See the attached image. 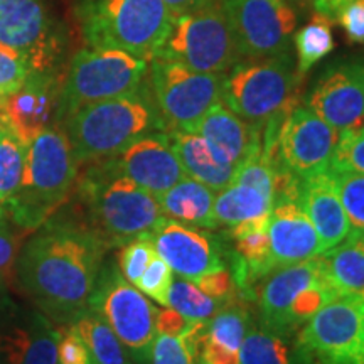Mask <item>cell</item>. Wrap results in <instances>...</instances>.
I'll list each match as a JSON object with an SVG mask.
<instances>
[{"mask_svg": "<svg viewBox=\"0 0 364 364\" xmlns=\"http://www.w3.org/2000/svg\"><path fill=\"white\" fill-rule=\"evenodd\" d=\"M216 191L186 176L177 184L157 196L159 208L166 220L182 223L188 226L215 230L213 204Z\"/></svg>", "mask_w": 364, "mask_h": 364, "instance_id": "obj_25", "label": "cell"}, {"mask_svg": "<svg viewBox=\"0 0 364 364\" xmlns=\"http://www.w3.org/2000/svg\"><path fill=\"white\" fill-rule=\"evenodd\" d=\"M349 2H353V0H314V9H316V12L332 19L336 12Z\"/></svg>", "mask_w": 364, "mask_h": 364, "instance_id": "obj_47", "label": "cell"}, {"mask_svg": "<svg viewBox=\"0 0 364 364\" xmlns=\"http://www.w3.org/2000/svg\"><path fill=\"white\" fill-rule=\"evenodd\" d=\"M0 43L16 49L31 73H56L63 43L41 0H0Z\"/></svg>", "mask_w": 364, "mask_h": 364, "instance_id": "obj_14", "label": "cell"}, {"mask_svg": "<svg viewBox=\"0 0 364 364\" xmlns=\"http://www.w3.org/2000/svg\"><path fill=\"white\" fill-rule=\"evenodd\" d=\"M167 135L186 176L216 193L233 182L236 166L218 156L216 150L201 135L186 130H169Z\"/></svg>", "mask_w": 364, "mask_h": 364, "instance_id": "obj_24", "label": "cell"}, {"mask_svg": "<svg viewBox=\"0 0 364 364\" xmlns=\"http://www.w3.org/2000/svg\"><path fill=\"white\" fill-rule=\"evenodd\" d=\"M240 58L260 59L290 51L297 14L285 0H221Z\"/></svg>", "mask_w": 364, "mask_h": 364, "instance_id": "obj_12", "label": "cell"}, {"mask_svg": "<svg viewBox=\"0 0 364 364\" xmlns=\"http://www.w3.org/2000/svg\"><path fill=\"white\" fill-rule=\"evenodd\" d=\"M324 280L327 279L322 257L273 272L260 287V294H258L263 327L282 338L290 334L287 317H289V309L292 302L307 287L321 284Z\"/></svg>", "mask_w": 364, "mask_h": 364, "instance_id": "obj_21", "label": "cell"}, {"mask_svg": "<svg viewBox=\"0 0 364 364\" xmlns=\"http://www.w3.org/2000/svg\"><path fill=\"white\" fill-rule=\"evenodd\" d=\"M306 107L332 129L364 122V56L339 58L324 66L306 97Z\"/></svg>", "mask_w": 364, "mask_h": 364, "instance_id": "obj_15", "label": "cell"}, {"mask_svg": "<svg viewBox=\"0 0 364 364\" xmlns=\"http://www.w3.org/2000/svg\"><path fill=\"white\" fill-rule=\"evenodd\" d=\"M61 81L56 73H31L26 83L0 105V124L29 145L39 132L59 122Z\"/></svg>", "mask_w": 364, "mask_h": 364, "instance_id": "obj_18", "label": "cell"}, {"mask_svg": "<svg viewBox=\"0 0 364 364\" xmlns=\"http://www.w3.org/2000/svg\"><path fill=\"white\" fill-rule=\"evenodd\" d=\"M149 61L113 48L81 49L61 83L59 122L86 105L125 97L145 83Z\"/></svg>", "mask_w": 364, "mask_h": 364, "instance_id": "obj_6", "label": "cell"}, {"mask_svg": "<svg viewBox=\"0 0 364 364\" xmlns=\"http://www.w3.org/2000/svg\"><path fill=\"white\" fill-rule=\"evenodd\" d=\"M156 255V247H154L150 236L132 240L125 243L118 253V270L132 285H136V282Z\"/></svg>", "mask_w": 364, "mask_h": 364, "instance_id": "obj_38", "label": "cell"}, {"mask_svg": "<svg viewBox=\"0 0 364 364\" xmlns=\"http://www.w3.org/2000/svg\"><path fill=\"white\" fill-rule=\"evenodd\" d=\"M272 270L322 257L321 240L302 208L294 201L273 204L268 220Z\"/></svg>", "mask_w": 364, "mask_h": 364, "instance_id": "obj_20", "label": "cell"}, {"mask_svg": "<svg viewBox=\"0 0 364 364\" xmlns=\"http://www.w3.org/2000/svg\"><path fill=\"white\" fill-rule=\"evenodd\" d=\"M332 21L339 22L351 43H364V0H353L336 12Z\"/></svg>", "mask_w": 364, "mask_h": 364, "instance_id": "obj_43", "label": "cell"}, {"mask_svg": "<svg viewBox=\"0 0 364 364\" xmlns=\"http://www.w3.org/2000/svg\"><path fill=\"white\" fill-rule=\"evenodd\" d=\"M225 75L194 71L171 59H150V91L167 130H193L204 113L221 102Z\"/></svg>", "mask_w": 364, "mask_h": 364, "instance_id": "obj_11", "label": "cell"}, {"mask_svg": "<svg viewBox=\"0 0 364 364\" xmlns=\"http://www.w3.org/2000/svg\"><path fill=\"white\" fill-rule=\"evenodd\" d=\"M75 191V218L105 248L150 236L164 220L157 198L134 181L113 172L105 161L85 164Z\"/></svg>", "mask_w": 364, "mask_h": 364, "instance_id": "obj_2", "label": "cell"}, {"mask_svg": "<svg viewBox=\"0 0 364 364\" xmlns=\"http://www.w3.org/2000/svg\"><path fill=\"white\" fill-rule=\"evenodd\" d=\"M206 322H196L182 336L156 334L149 364H196Z\"/></svg>", "mask_w": 364, "mask_h": 364, "instance_id": "obj_34", "label": "cell"}, {"mask_svg": "<svg viewBox=\"0 0 364 364\" xmlns=\"http://www.w3.org/2000/svg\"><path fill=\"white\" fill-rule=\"evenodd\" d=\"M88 309L112 327L130 358L139 364L150 363L157 334V309L122 275L117 265L102 267Z\"/></svg>", "mask_w": 364, "mask_h": 364, "instance_id": "obj_9", "label": "cell"}, {"mask_svg": "<svg viewBox=\"0 0 364 364\" xmlns=\"http://www.w3.org/2000/svg\"><path fill=\"white\" fill-rule=\"evenodd\" d=\"M297 364H364V297L338 295L300 331Z\"/></svg>", "mask_w": 364, "mask_h": 364, "instance_id": "obj_8", "label": "cell"}, {"mask_svg": "<svg viewBox=\"0 0 364 364\" xmlns=\"http://www.w3.org/2000/svg\"><path fill=\"white\" fill-rule=\"evenodd\" d=\"M196 322L188 321L186 317H182L179 312H176L174 309L166 307L162 311H157L156 317V331L157 334H167V336H182L186 334Z\"/></svg>", "mask_w": 364, "mask_h": 364, "instance_id": "obj_45", "label": "cell"}, {"mask_svg": "<svg viewBox=\"0 0 364 364\" xmlns=\"http://www.w3.org/2000/svg\"><path fill=\"white\" fill-rule=\"evenodd\" d=\"M226 304L211 299L194 282L186 279L172 280L167 307L174 309L191 322H208Z\"/></svg>", "mask_w": 364, "mask_h": 364, "instance_id": "obj_33", "label": "cell"}, {"mask_svg": "<svg viewBox=\"0 0 364 364\" xmlns=\"http://www.w3.org/2000/svg\"><path fill=\"white\" fill-rule=\"evenodd\" d=\"M361 295H363V297H364V294H361Z\"/></svg>", "mask_w": 364, "mask_h": 364, "instance_id": "obj_51", "label": "cell"}, {"mask_svg": "<svg viewBox=\"0 0 364 364\" xmlns=\"http://www.w3.org/2000/svg\"><path fill=\"white\" fill-rule=\"evenodd\" d=\"M338 139L339 130L332 129L307 107L295 105L282 122L267 159L302 181L329 171Z\"/></svg>", "mask_w": 364, "mask_h": 364, "instance_id": "obj_13", "label": "cell"}, {"mask_svg": "<svg viewBox=\"0 0 364 364\" xmlns=\"http://www.w3.org/2000/svg\"><path fill=\"white\" fill-rule=\"evenodd\" d=\"M0 290H2V277H0Z\"/></svg>", "mask_w": 364, "mask_h": 364, "instance_id": "obj_50", "label": "cell"}, {"mask_svg": "<svg viewBox=\"0 0 364 364\" xmlns=\"http://www.w3.org/2000/svg\"><path fill=\"white\" fill-rule=\"evenodd\" d=\"M22 248V238L9 231V226L0 228V277L14 270Z\"/></svg>", "mask_w": 364, "mask_h": 364, "instance_id": "obj_44", "label": "cell"}, {"mask_svg": "<svg viewBox=\"0 0 364 364\" xmlns=\"http://www.w3.org/2000/svg\"><path fill=\"white\" fill-rule=\"evenodd\" d=\"M29 75L24 58L11 46L0 43V105L26 83Z\"/></svg>", "mask_w": 364, "mask_h": 364, "instance_id": "obj_39", "label": "cell"}, {"mask_svg": "<svg viewBox=\"0 0 364 364\" xmlns=\"http://www.w3.org/2000/svg\"><path fill=\"white\" fill-rule=\"evenodd\" d=\"M4 226H9V216H7L6 208H4V204H0V228Z\"/></svg>", "mask_w": 364, "mask_h": 364, "instance_id": "obj_48", "label": "cell"}, {"mask_svg": "<svg viewBox=\"0 0 364 364\" xmlns=\"http://www.w3.org/2000/svg\"><path fill=\"white\" fill-rule=\"evenodd\" d=\"M240 364H297L284 338L267 329H250L238 349Z\"/></svg>", "mask_w": 364, "mask_h": 364, "instance_id": "obj_31", "label": "cell"}, {"mask_svg": "<svg viewBox=\"0 0 364 364\" xmlns=\"http://www.w3.org/2000/svg\"><path fill=\"white\" fill-rule=\"evenodd\" d=\"M329 169L364 176V124L339 132Z\"/></svg>", "mask_w": 364, "mask_h": 364, "instance_id": "obj_37", "label": "cell"}, {"mask_svg": "<svg viewBox=\"0 0 364 364\" xmlns=\"http://www.w3.org/2000/svg\"><path fill=\"white\" fill-rule=\"evenodd\" d=\"M58 363L59 364H91L90 351L86 348L85 341L80 338V334L73 329L71 326H66V329H61V338L58 343Z\"/></svg>", "mask_w": 364, "mask_h": 364, "instance_id": "obj_42", "label": "cell"}, {"mask_svg": "<svg viewBox=\"0 0 364 364\" xmlns=\"http://www.w3.org/2000/svg\"><path fill=\"white\" fill-rule=\"evenodd\" d=\"M262 127L236 115L223 102L213 105L193 127L226 162L238 167L245 159L262 149Z\"/></svg>", "mask_w": 364, "mask_h": 364, "instance_id": "obj_23", "label": "cell"}, {"mask_svg": "<svg viewBox=\"0 0 364 364\" xmlns=\"http://www.w3.org/2000/svg\"><path fill=\"white\" fill-rule=\"evenodd\" d=\"M290 2H295V4H304V2H312V0H290Z\"/></svg>", "mask_w": 364, "mask_h": 364, "instance_id": "obj_49", "label": "cell"}, {"mask_svg": "<svg viewBox=\"0 0 364 364\" xmlns=\"http://www.w3.org/2000/svg\"><path fill=\"white\" fill-rule=\"evenodd\" d=\"M150 240L159 257L181 279L196 282L199 277L225 267L216 241L193 226L164 218Z\"/></svg>", "mask_w": 364, "mask_h": 364, "instance_id": "obj_19", "label": "cell"}, {"mask_svg": "<svg viewBox=\"0 0 364 364\" xmlns=\"http://www.w3.org/2000/svg\"><path fill=\"white\" fill-rule=\"evenodd\" d=\"M85 341L91 364H132L130 354L112 327L93 311H85L70 324Z\"/></svg>", "mask_w": 364, "mask_h": 364, "instance_id": "obj_28", "label": "cell"}, {"mask_svg": "<svg viewBox=\"0 0 364 364\" xmlns=\"http://www.w3.org/2000/svg\"><path fill=\"white\" fill-rule=\"evenodd\" d=\"M156 58L177 61L199 73L230 71L241 58L221 2L176 17Z\"/></svg>", "mask_w": 364, "mask_h": 364, "instance_id": "obj_10", "label": "cell"}, {"mask_svg": "<svg viewBox=\"0 0 364 364\" xmlns=\"http://www.w3.org/2000/svg\"><path fill=\"white\" fill-rule=\"evenodd\" d=\"M213 204V221L215 226H233L241 221L253 220L272 211L273 201L260 191L243 184H230L218 191Z\"/></svg>", "mask_w": 364, "mask_h": 364, "instance_id": "obj_27", "label": "cell"}, {"mask_svg": "<svg viewBox=\"0 0 364 364\" xmlns=\"http://www.w3.org/2000/svg\"><path fill=\"white\" fill-rule=\"evenodd\" d=\"M326 279L338 295L364 294V240L348 236L322 255Z\"/></svg>", "mask_w": 364, "mask_h": 364, "instance_id": "obj_26", "label": "cell"}, {"mask_svg": "<svg viewBox=\"0 0 364 364\" xmlns=\"http://www.w3.org/2000/svg\"><path fill=\"white\" fill-rule=\"evenodd\" d=\"M81 27L90 48L122 49L150 61L172 27L164 0H83Z\"/></svg>", "mask_w": 364, "mask_h": 364, "instance_id": "obj_5", "label": "cell"}, {"mask_svg": "<svg viewBox=\"0 0 364 364\" xmlns=\"http://www.w3.org/2000/svg\"><path fill=\"white\" fill-rule=\"evenodd\" d=\"M61 329L41 312L0 297V364H59Z\"/></svg>", "mask_w": 364, "mask_h": 364, "instance_id": "obj_16", "label": "cell"}, {"mask_svg": "<svg viewBox=\"0 0 364 364\" xmlns=\"http://www.w3.org/2000/svg\"><path fill=\"white\" fill-rule=\"evenodd\" d=\"M172 284V270L166 262L162 260L159 255L154 257V260L149 263L145 268L139 282H136V289L144 295H147L157 304L167 307V297H169V289Z\"/></svg>", "mask_w": 364, "mask_h": 364, "instance_id": "obj_40", "label": "cell"}, {"mask_svg": "<svg viewBox=\"0 0 364 364\" xmlns=\"http://www.w3.org/2000/svg\"><path fill=\"white\" fill-rule=\"evenodd\" d=\"M279 171L280 167H277L270 159L263 156L260 149L236 167L231 184L250 186V188L260 191L262 194H265L267 198H270L275 203V188Z\"/></svg>", "mask_w": 364, "mask_h": 364, "instance_id": "obj_35", "label": "cell"}, {"mask_svg": "<svg viewBox=\"0 0 364 364\" xmlns=\"http://www.w3.org/2000/svg\"><path fill=\"white\" fill-rule=\"evenodd\" d=\"M80 164L63 127L39 132L27 145L19 189L4 204L9 220L24 231H36L71 199Z\"/></svg>", "mask_w": 364, "mask_h": 364, "instance_id": "obj_4", "label": "cell"}, {"mask_svg": "<svg viewBox=\"0 0 364 364\" xmlns=\"http://www.w3.org/2000/svg\"><path fill=\"white\" fill-rule=\"evenodd\" d=\"M300 78L292 53L238 61L223 80L221 102L231 112L263 125L297 95Z\"/></svg>", "mask_w": 364, "mask_h": 364, "instance_id": "obj_7", "label": "cell"}, {"mask_svg": "<svg viewBox=\"0 0 364 364\" xmlns=\"http://www.w3.org/2000/svg\"><path fill=\"white\" fill-rule=\"evenodd\" d=\"M167 9H169L172 19L184 16V14L198 11V9L213 6V4L221 2V0H164Z\"/></svg>", "mask_w": 364, "mask_h": 364, "instance_id": "obj_46", "label": "cell"}, {"mask_svg": "<svg viewBox=\"0 0 364 364\" xmlns=\"http://www.w3.org/2000/svg\"><path fill=\"white\" fill-rule=\"evenodd\" d=\"M22 245L17 280L54 324L70 326L88 311L107 248L75 218L54 215Z\"/></svg>", "mask_w": 364, "mask_h": 364, "instance_id": "obj_1", "label": "cell"}, {"mask_svg": "<svg viewBox=\"0 0 364 364\" xmlns=\"http://www.w3.org/2000/svg\"><path fill=\"white\" fill-rule=\"evenodd\" d=\"M63 129L80 166L117 156L145 135L169 132L147 83L125 97L86 105L63 120Z\"/></svg>", "mask_w": 364, "mask_h": 364, "instance_id": "obj_3", "label": "cell"}, {"mask_svg": "<svg viewBox=\"0 0 364 364\" xmlns=\"http://www.w3.org/2000/svg\"><path fill=\"white\" fill-rule=\"evenodd\" d=\"M294 46L297 51V70L299 78L302 80L321 59L334 49V38H332L331 19L322 14H314L309 24L300 27L294 34Z\"/></svg>", "mask_w": 364, "mask_h": 364, "instance_id": "obj_29", "label": "cell"}, {"mask_svg": "<svg viewBox=\"0 0 364 364\" xmlns=\"http://www.w3.org/2000/svg\"><path fill=\"white\" fill-rule=\"evenodd\" d=\"M194 284L209 297L220 300L223 304H230L233 300L236 289H238L233 273L228 270L226 267L218 268V270H213L206 273V275L199 277Z\"/></svg>", "mask_w": 364, "mask_h": 364, "instance_id": "obj_41", "label": "cell"}, {"mask_svg": "<svg viewBox=\"0 0 364 364\" xmlns=\"http://www.w3.org/2000/svg\"><path fill=\"white\" fill-rule=\"evenodd\" d=\"M250 331V314L240 304H226L204 326L201 341L228 353L238 354L247 332Z\"/></svg>", "mask_w": 364, "mask_h": 364, "instance_id": "obj_30", "label": "cell"}, {"mask_svg": "<svg viewBox=\"0 0 364 364\" xmlns=\"http://www.w3.org/2000/svg\"><path fill=\"white\" fill-rule=\"evenodd\" d=\"M346 216L349 236L364 240V176L351 172H334Z\"/></svg>", "mask_w": 364, "mask_h": 364, "instance_id": "obj_36", "label": "cell"}, {"mask_svg": "<svg viewBox=\"0 0 364 364\" xmlns=\"http://www.w3.org/2000/svg\"><path fill=\"white\" fill-rule=\"evenodd\" d=\"M297 204L316 228L324 253L339 247L349 236L348 216L331 169L300 181Z\"/></svg>", "mask_w": 364, "mask_h": 364, "instance_id": "obj_22", "label": "cell"}, {"mask_svg": "<svg viewBox=\"0 0 364 364\" xmlns=\"http://www.w3.org/2000/svg\"><path fill=\"white\" fill-rule=\"evenodd\" d=\"M102 161L107 162L113 172L134 181L156 198L186 177L167 132L145 135L117 156Z\"/></svg>", "mask_w": 364, "mask_h": 364, "instance_id": "obj_17", "label": "cell"}, {"mask_svg": "<svg viewBox=\"0 0 364 364\" xmlns=\"http://www.w3.org/2000/svg\"><path fill=\"white\" fill-rule=\"evenodd\" d=\"M26 159L27 144L0 124V204H6L19 189Z\"/></svg>", "mask_w": 364, "mask_h": 364, "instance_id": "obj_32", "label": "cell"}]
</instances>
